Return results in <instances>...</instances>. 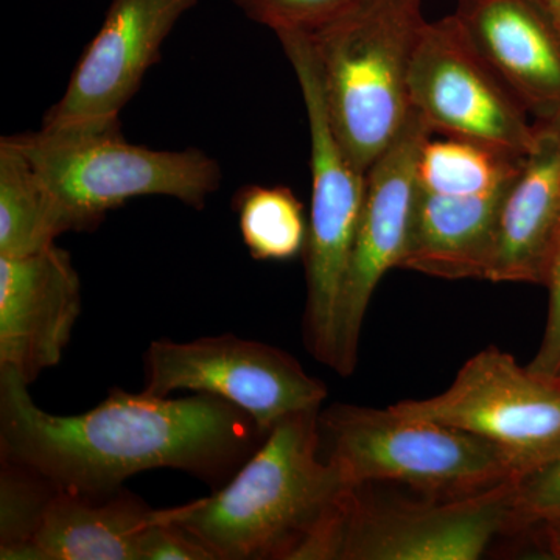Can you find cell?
I'll use <instances>...</instances> for the list:
<instances>
[{
  "label": "cell",
  "instance_id": "cell-1",
  "mask_svg": "<svg viewBox=\"0 0 560 560\" xmlns=\"http://www.w3.org/2000/svg\"><path fill=\"white\" fill-rule=\"evenodd\" d=\"M28 386L0 368V455L75 495L103 499L158 469L184 471L215 490L267 438L248 412L210 394L171 399L116 388L90 411L60 416L39 408Z\"/></svg>",
  "mask_w": 560,
  "mask_h": 560
},
{
  "label": "cell",
  "instance_id": "cell-2",
  "mask_svg": "<svg viewBox=\"0 0 560 560\" xmlns=\"http://www.w3.org/2000/svg\"><path fill=\"white\" fill-rule=\"evenodd\" d=\"M319 411L280 420L226 485L179 504L173 523L213 560H294L352 488L320 456Z\"/></svg>",
  "mask_w": 560,
  "mask_h": 560
},
{
  "label": "cell",
  "instance_id": "cell-3",
  "mask_svg": "<svg viewBox=\"0 0 560 560\" xmlns=\"http://www.w3.org/2000/svg\"><path fill=\"white\" fill-rule=\"evenodd\" d=\"M425 22L422 0H364L307 33L331 130L361 172L410 119L408 75Z\"/></svg>",
  "mask_w": 560,
  "mask_h": 560
},
{
  "label": "cell",
  "instance_id": "cell-4",
  "mask_svg": "<svg viewBox=\"0 0 560 560\" xmlns=\"http://www.w3.org/2000/svg\"><path fill=\"white\" fill-rule=\"evenodd\" d=\"M319 452L350 486L396 482L433 499L477 495L525 478L511 453L478 434L388 407L320 408Z\"/></svg>",
  "mask_w": 560,
  "mask_h": 560
},
{
  "label": "cell",
  "instance_id": "cell-5",
  "mask_svg": "<svg viewBox=\"0 0 560 560\" xmlns=\"http://www.w3.org/2000/svg\"><path fill=\"white\" fill-rule=\"evenodd\" d=\"M68 208L77 232L139 197L175 198L202 210L219 191V162L198 149L153 150L128 142L120 119L10 136Z\"/></svg>",
  "mask_w": 560,
  "mask_h": 560
},
{
  "label": "cell",
  "instance_id": "cell-6",
  "mask_svg": "<svg viewBox=\"0 0 560 560\" xmlns=\"http://www.w3.org/2000/svg\"><path fill=\"white\" fill-rule=\"evenodd\" d=\"M521 481L459 499L381 500L346 490L329 521L294 560H475L512 533Z\"/></svg>",
  "mask_w": 560,
  "mask_h": 560
},
{
  "label": "cell",
  "instance_id": "cell-7",
  "mask_svg": "<svg viewBox=\"0 0 560 560\" xmlns=\"http://www.w3.org/2000/svg\"><path fill=\"white\" fill-rule=\"evenodd\" d=\"M300 81L311 131L312 202L305 243L302 335L313 359L334 370L342 282L366 191L361 172L331 130L318 66L307 33H278Z\"/></svg>",
  "mask_w": 560,
  "mask_h": 560
},
{
  "label": "cell",
  "instance_id": "cell-8",
  "mask_svg": "<svg viewBox=\"0 0 560 560\" xmlns=\"http://www.w3.org/2000/svg\"><path fill=\"white\" fill-rule=\"evenodd\" d=\"M143 393L176 390L231 401L268 433L287 416L318 410L327 388L285 350L232 334L191 341L158 340L143 352Z\"/></svg>",
  "mask_w": 560,
  "mask_h": 560
},
{
  "label": "cell",
  "instance_id": "cell-9",
  "mask_svg": "<svg viewBox=\"0 0 560 560\" xmlns=\"http://www.w3.org/2000/svg\"><path fill=\"white\" fill-rule=\"evenodd\" d=\"M390 408L500 445L525 477L560 455V374L523 368L495 346L471 357L440 396Z\"/></svg>",
  "mask_w": 560,
  "mask_h": 560
},
{
  "label": "cell",
  "instance_id": "cell-10",
  "mask_svg": "<svg viewBox=\"0 0 560 560\" xmlns=\"http://www.w3.org/2000/svg\"><path fill=\"white\" fill-rule=\"evenodd\" d=\"M408 94L431 132L518 156L533 147L536 130L528 110L475 50L455 14L425 22L420 31Z\"/></svg>",
  "mask_w": 560,
  "mask_h": 560
},
{
  "label": "cell",
  "instance_id": "cell-11",
  "mask_svg": "<svg viewBox=\"0 0 560 560\" xmlns=\"http://www.w3.org/2000/svg\"><path fill=\"white\" fill-rule=\"evenodd\" d=\"M433 132L418 113L366 172V191L355 241L342 282L334 371L349 377L359 364L361 327L372 294L390 268H399L410 238L416 200V167Z\"/></svg>",
  "mask_w": 560,
  "mask_h": 560
},
{
  "label": "cell",
  "instance_id": "cell-12",
  "mask_svg": "<svg viewBox=\"0 0 560 560\" xmlns=\"http://www.w3.org/2000/svg\"><path fill=\"white\" fill-rule=\"evenodd\" d=\"M198 0H110L97 35L81 54L68 88L43 128L120 119L147 72L160 62L165 39Z\"/></svg>",
  "mask_w": 560,
  "mask_h": 560
},
{
  "label": "cell",
  "instance_id": "cell-13",
  "mask_svg": "<svg viewBox=\"0 0 560 560\" xmlns=\"http://www.w3.org/2000/svg\"><path fill=\"white\" fill-rule=\"evenodd\" d=\"M81 313V280L57 245L25 257H0V368L32 385L57 368Z\"/></svg>",
  "mask_w": 560,
  "mask_h": 560
},
{
  "label": "cell",
  "instance_id": "cell-14",
  "mask_svg": "<svg viewBox=\"0 0 560 560\" xmlns=\"http://www.w3.org/2000/svg\"><path fill=\"white\" fill-rule=\"evenodd\" d=\"M453 14L534 121L560 119V38L536 0H458Z\"/></svg>",
  "mask_w": 560,
  "mask_h": 560
},
{
  "label": "cell",
  "instance_id": "cell-15",
  "mask_svg": "<svg viewBox=\"0 0 560 560\" xmlns=\"http://www.w3.org/2000/svg\"><path fill=\"white\" fill-rule=\"evenodd\" d=\"M534 143L504 197L490 282L539 283L560 226V119L534 121Z\"/></svg>",
  "mask_w": 560,
  "mask_h": 560
},
{
  "label": "cell",
  "instance_id": "cell-16",
  "mask_svg": "<svg viewBox=\"0 0 560 560\" xmlns=\"http://www.w3.org/2000/svg\"><path fill=\"white\" fill-rule=\"evenodd\" d=\"M176 511L154 510L125 489L103 499L58 490L35 536L10 560H140L149 530Z\"/></svg>",
  "mask_w": 560,
  "mask_h": 560
},
{
  "label": "cell",
  "instance_id": "cell-17",
  "mask_svg": "<svg viewBox=\"0 0 560 560\" xmlns=\"http://www.w3.org/2000/svg\"><path fill=\"white\" fill-rule=\"evenodd\" d=\"M511 184L478 194L430 191L416 184L410 238L399 268L447 280H488Z\"/></svg>",
  "mask_w": 560,
  "mask_h": 560
},
{
  "label": "cell",
  "instance_id": "cell-18",
  "mask_svg": "<svg viewBox=\"0 0 560 560\" xmlns=\"http://www.w3.org/2000/svg\"><path fill=\"white\" fill-rule=\"evenodd\" d=\"M75 223L13 139L0 140V257H25L57 245Z\"/></svg>",
  "mask_w": 560,
  "mask_h": 560
},
{
  "label": "cell",
  "instance_id": "cell-19",
  "mask_svg": "<svg viewBox=\"0 0 560 560\" xmlns=\"http://www.w3.org/2000/svg\"><path fill=\"white\" fill-rule=\"evenodd\" d=\"M232 202L253 259L285 261L304 254L308 219L289 187L253 184L242 187Z\"/></svg>",
  "mask_w": 560,
  "mask_h": 560
},
{
  "label": "cell",
  "instance_id": "cell-20",
  "mask_svg": "<svg viewBox=\"0 0 560 560\" xmlns=\"http://www.w3.org/2000/svg\"><path fill=\"white\" fill-rule=\"evenodd\" d=\"M58 490L39 471L0 455V559L32 540Z\"/></svg>",
  "mask_w": 560,
  "mask_h": 560
},
{
  "label": "cell",
  "instance_id": "cell-21",
  "mask_svg": "<svg viewBox=\"0 0 560 560\" xmlns=\"http://www.w3.org/2000/svg\"><path fill=\"white\" fill-rule=\"evenodd\" d=\"M257 24L282 32L313 33L340 20L364 0H232Z\"/></svg>",
  "mask_w": 560,
  "mask_h": 560
},
{
  "label": "cell",
  "instance_id": "cell-22",
  "mask_svg": "<svg viewBox=\"0 0 560 560\" xmlns=\"http://www.w3.org/2000/svg\"><path fill=\"white\" fill-rule=\"evenodd\" d=\"M560 518V455L523 478L515 493L512 533Z\"/></svg>",
  "mask_w": 560,
  "mask_h": 560
},
{
  "label": "cell",
  "instance_id": "cell-23",
  "mask_svg": "<svg viewBox=\"0 0 560 560\" xmlns=\"http://www.w3.org/2000/svg\"><path fill=\"white\" fill-rule=\"evenodd\" d=\"M541 285L550 294L547 324L540 348L528 366L545 374H560V226L548 253Z\"/></svg>",
  "mask_w": 560,
  "mask_h": 560
},
{
  "label": "cell",
  "instance_id": "cell-24",
  "mask_svg": "<svg viewBox=\"0 0 560 560\" xmlns=\"http://www.w3.org/2000/svg\"><path fill=\"white\" fill-rule=\"evenodd\" d=\"M173 518L149 530L140 560H213L200 541L176 526Z\"/></svg>",
  "mask_w": 560,
  "mask_h": 560
},
{
  "label": "cell",
  "instance_id": "cell-25",
  "mask_svg": "<svg viewBox=\"0 0 560 560\" xmlns=\"http://www.w3.org/2000/svg\"><path fill=\"white\" fill-rule=\"evenodd\" d=\"M534 529H540V539L544 541L548 555H551V558L560 559V518L541 523Z\"/></svg>",
  "mask_w": 560,
  "mask_h": 560
},
{
  "label": "cell",
  "instance_id": "cell-26",
  "mask_svg": "<svg viewBox=\"0 0 560 560\" xmlns=\"http://www.w3.org/2000/svg\"><path fill=\"white\" fill-rule=\"evenodd\" d=\"M560 38V0H536Z\"/></svg>",
  "mask_w": 560,
  "mask_h": 560
}]
</instances>
